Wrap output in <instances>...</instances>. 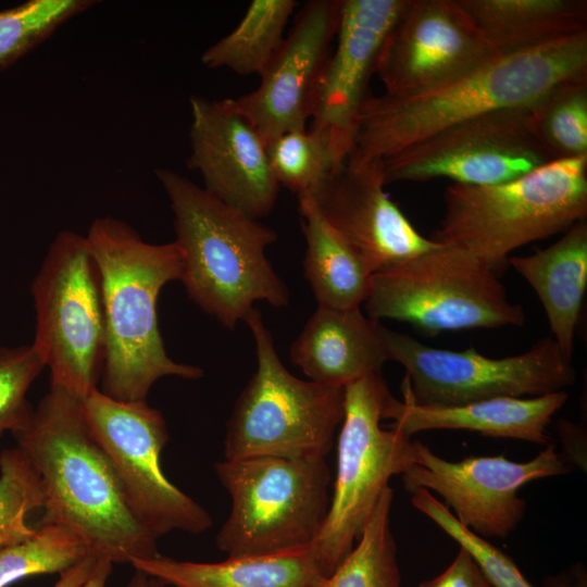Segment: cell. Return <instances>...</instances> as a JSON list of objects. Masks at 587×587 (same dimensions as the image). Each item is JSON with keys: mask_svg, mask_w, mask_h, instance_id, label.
Returning a JSON list of instances; mask_svg holds the SVG:
<instances>
[{"mask_svg": "<svg viewBox=\"0 0 587 587\" xmlns=\"http://www.w3.org/2000/svg\"><path fill=\"white\" fill-rule=\"evenodd\" d=\"M43 489L40 524L68 527L113 564L158 557L157 538L130 510L109 457L92 436L80 399L51 387L13 434Z\"/></svg>", "mask_w": 587, "mask_h": 587, "instance_id": "obj_1", "label": "cell"}, {"mask_svg": "<svg viewBox=\"0 0 587 587\" xmlns=\"http://www.w3.org/2000/svg\"><path fill=\"white\" fill-rule=\"evenodd\" d=\"M587 73V32L494 55L462 76L410 96H367L346 161L386 159L457 123L532 104L554 85Z\"/></svg>", "mask_w": 587, "mask_h": 587, "instance_id": "obj_2", "label": "cell"}, {"mask_svg": "<svg viewBox=\"0 0 587 587\" xmlns=\"http://www.w3.org/2000/svg\"><path fill=\"white\" fill-rule=\"evenodd\" d=\"M86 238L100 274L105 323L100 390L115 400L146 401L161 377L200 378V367L167 355L158 325L160 291L182 276L175 241L147 242L113 216L96 218Z\"/></svg>", "mask_w": 587, "mask_h": 587, "instance_id": "obj_3", "label": "cell"}, {"mask_svg": "<svg viewBox=\"0 0 587 587\" xmlns=\"http://www.w3.org/2000/svg\"><path fill=\"white\" fill-rule=\"evenodd\" d=\"M154 175L174 214L180 282L196 304L228 329L255 301L288 304V288L265 254L277 240L275 230L171 168H155Z\"/></svg>", "mask_w": 587, "mask_h": 587, "instance_id": "obj_4", "label": "cell"}, {"mask_svg": "<svg viewBox=\"0 0 587 587\" xmlns=\"http://www.w3.org/2000/svg\"><path fill=\"white\" fill-rule=\"evenodd\" d=\"M432 240L462 248L498 276L517 248L587 216V155L550 161L492 185L451 184Z\"/></svg>", "mask_w": 587, "mask_h": 587, "instance_id": "obj_5", "label": "cell"}, {"mask_svg": "<svg viewBox=\"0 0 587 587\" xmlns=\"http://www.w3.org/2000/svg\"><path fill=\"white\" fill-rule=\"evenodd\" d=\"M215 473L230 497L216 535L227 558L297 552L317 538L330 502L326 457L223 460Z\"/></svg>", "mask_w": 587, "mask_h": 587, "instance_id": "obj_6", "label": "cell"}, {"mask_svg": "<svg viewBox=\"0 0 587 587\" xmlns=\"http://www.w3.org/2000/svg\"><path fill=\"white\" fill-rule=\"evenodd\" d=\"M243 322L254 338L257 370L227 421L224 460L326 457L344 419L345 387L292 375L257 308Z\"/></svg>", "mask_w": 587, "mask_h": 587, "instance_id": "obj_7", "label": "cell"}, {"mask_svg": "<svg viewBox=\"0 0 587 587\" xmlns=\"http://www.w3.org/2000/svg\"><path fill=\"white\" fill-rule=\"evenodd\" d=\"M373 320L409 323L428 334L521 326L499 276L471 252L448 245L373 273L364 301Z\"/></svg>", "mask_w": 587, "mask_h": 587, "instance_id": "obj_8", "label": "cell"}, {"mask_svg": "<svg viewBox=\"0 0 587 587\" xmlns=\"http://www.w3.org/2000/svg\"><path fill=\"white\" fill-rule=\"evenodd\" d=\"M392 398L382 373L345 386L333 494L324 525L312 544L327 576L353 549L389 479L415 463L410 436L382 426Z\"/></svg>", "mask_w": 587, "mask_h": 587, "instance_id": "obj_9", "label": "cell"}, {"mask_svg": "<svg viewBox=\"0 0 587 587\" xmlns=\"http://www.w3.org/2000/svg\"><path fill=\"white\" fill-rule=\"evenodd\" d=\"M33 347L51 372V387L82 399L98 388L105 357L101 280L86 236L60 232L32 283Z\"/></svg>", "mask_w": 587, "mask_h": 587, "instance_id": "obj_10", "label": "cell"}, {"mask_svg": "<svg viewBox=\"0 0 587 587\" xmlns=\"http://www.w3.org/2000/svg\"><path fill=\"white\" fill-rule=\"evenodd\" d=\"M389 360L405 376L403 399L421 407H454L499 397H536L564 390L576 379L573 359L547 336L527 351L489 358L469 348H434L382 325Z\"/></svg>", "mask_w": 587, "mask_h": 587, "instance_id": "obj_11", "label": "cell"}, {"mask_svg": "<svg viewBox=\"0 0 587 587\" xmlns=\"http://www.w3.org/2000/svg\"><path fill=\"white\" fill-rule=\"evenodd\" d=\"M86 423L113 464L126 501L140 524L157 539L182 530L201 534L210 514L172 484L161 466L168 440L162 413L146 401H121L99 388L80 399Z\"/></svg>", "mask_w": 587, "mask_h": 587, "instance_id": "obj_12", "label": "cell"}, {"mask_svg": "<svg viewBox=\"0 0 587 587\" xmlns=\"http://www.w3.org/2000/svg\"><path fill=\"white\" fill-rule=\"evenodd\" d=\"M528 105L465 120L383 159L386 184L448 178L492 185L550 162L530 129Z\"/></svg>", "mask_w": 587, "mask_h": 587, "instance_id": "obj_13", "label": "cell"}, {"mask_svg": "<svg viewBox=\"0 0 587 587\" xmlns=\"http://www.w3.org/2000/svg\"><path fill=\"white\" fill-rule=\"evenodd\" d=\"M414 449L415 463L402 474L404 488L436 492L463 526L485 539H503L521 523L526 502L519 490L524 485L573 470L553 442L525 462L504 454L449 461L419 440Z\"/></svg>", "mask_w": 587, "mask_h": 587, "instance_id": "obj_14", "label": "cell"}, {"mask_svg": "<svg viewBox=\"0 0 587 587\" xmlns=\"http://www.w3.org/2000/svg\"><path fill=\"white\" fill-rule=\"evenodd\" d=\"M494 54L458 0H408L389 30L375 73L391 96L417 95Z\"/></svg>", "mask_w": 587, "mask_h": 587, "instance_id": "obj_15", "label": "cell"}, {"mask_svg": "<svg viewBox=\"0 0 587 587\" xmlns=\"http://www.w3.org/2000/svg\"><path fill=\"white\" fill-rule=\"evenodd\" d=\"M190 155L187 166L202 176L204 189L259 220L274 208L277 183L267 142L239 111L235 99L191 96Z\"/></svg>", "mask_w": 587, "mask_h": 587, "instance_id": "obj_16", "label": "cell"}, {"mask_svg": "<svg viewBox=\"0 0 587 587\" xmlns=\"http://www.w3.org/2000/svg\"><path fill=\"white\" fill-rule=\"evenodd\" d=\"M408 0H340L336 46L321 74L311 127L325 135L336 160L351 151L360 108L382 46Z\"/></svg>", "mask_w": 587, "mask_h": 587, "instance_id": "obj_17", "label": "cell"}, {"mask_svg": "<svg viewBox=\"0 0 587 587\" xmlns=\"http://www.w3.org/2000/svg\"><path fill=\"white\" fill-rule=\"evenodd\" d=\"M340 0H310L298 12L257 89L235 99L239 111L268 142L307 128L316 87L332 51Z\"/></svg>", "mask_w": 587, "mask_h": 587, "instance_id": "obj_18", "label": "cell"}, {"mask_svg": "<svg viewBox=\"0 0 587 587\" xmlns=\"http://www.w3.org/2000/svg\"><path fill=\"white\" fill-rule=\"evenodd\" d=\"M384 161H346L309 195L373 273L440 243L421 235L384 190Z\"/></svg>", "mask_w": 587, "mask_h": 587, "instance_id": "obj_19", "label": "cell"}, {"mask_svg": "<svg viewBox=\"0 0 587 587\" xmlns=\"http://www.w3.org/2000/svg\"><path fill=\"white\" fill-rule=\"evenodd\" d=\"M290 360L310 380L345 387L382 373L389 357L379 321L364 315L360 308L317 305L292 344Z\"/></svg>", "mask_w": 587, "mask_h": 587, "instance_id": "obj_20", "label": "cell"}, {"mask_svg": "<svg viewBox=\"0 0 587 587\" xmlns=\"http://www.w3.org/2000/svg\"><path fill=\"white\" fill-rule=\"evenodd\" d=\"M565 390L536 397H499L454 407H421L392 398L386 410L391 427L407 436L433 429H465L484 436L548 445L547 427L566 402Z\"/></svg>", "mask_w": 587, "mask_h": 587, "instance_id": "obj_21", "label": "cell"}, {"mask_svg": "<svg viewBox=\"0 0 587 587\" xmlns=\"http://www.w3.org/2000/svg\"><path fill=\"white\" fill-rule=\"evenodd\" d=\"M511 265L534 289L551 337L573 359L574 339L587 287V222L567 228L550 246L532 254L510 257Z\"/></svg>", "mask_w": 587, "mask_h": 587, "instance_id": "obj_22", "label": "cell"}, {"mask_svg": "<svg viewBox=\"0 0 587 587\" xmlns=\"http://www.w3.org/2000/svg\"><path fill=\"white\" fill-rule=\"evenodd\" d=\"M130 565L167 587H314L327 574L312 545L303 550L268 557L227 558L202 563L159 554Z\"/></svg>", "mask_w": 587, "mask_h": 587, "instance_id": "obj_23", "label": "cell"}, {"mask_svg": "<svg viewBox=\"0 0 587 587\" xmlns=\"http://www.w3.org/2000/svg\"><path fill=\"white\" fill-rule=\"evenodd\" d=\"M494 55L587 32L586 0H458Z\"/></svg>", "mask_w": 587, "mask_h": 587, "instance_id": "obj_24", "label": "cell"}, {"mask_svg": "<svg viewBox=\"0 0 587 587\" xmlns=\"http://www.w3.org/2000/svg\"><path fill=\"white\" fill-rule=\"evenodd\" d=\"M298 209L307 242L304 277L317 305L360 308L370 294L373 271L327 223L309 195L298 196Z\"/></svg>", "mask_w": 587, "mask_h": 587, "instance_id": "obj_25", "label": "cell"}, {"mask_svg": "<svg viewBox=\"0 0 587 587\" xmlns=\"http://www.w3.org/2000/svg\"><path fill=\"white\" fill-rule=\"evenodd\" d=\"M295 0H253L239 24L201 54L210 68H228L239 75H261L285 37Z\"/></svg>", "mask_w": 587, "mask_h": 587, "instance_id": "obj_26", "label": "cell"}, {"mask_svg": "<svg viewBox=\"0 0 587 587\" xmlns=\"http://www.w3.org/2000/svg\"><path fill=\"white\" fill-rule=\"evenodd\" d=\"M530 129L551 161L587 155V73L567 78L528 105Z\"/></svg>", "mask_w": 587, "mask_h": 587, "instance_id": "obj_27", "label": "cell"}, {"mask_svg": "<svg viewBox=\"0 0 587 587\" xmlns=\"http://www.w3.org/2000/svg\"><path fill=\"white\" fill-rule=\"evenodd\" d=\"M394 490L387 487L350 553L314 587H401L397 548L390 528Z\"/></svg>", "mask_w": 587, "mask_h": 587, "instance_id": "obj_28", "label": "cell"}, {"mask_svg": "<svg viewBox=\"0 0 587 587\" xmlns=\"http://www.w3.org/2000/svg\"><path fill=\"white\" fill-rule=\"evenodd\" d=\"M90 555L88 545L68 527L40 524L26 539L0 549V587L28 576L61 574Z\"/></svg>", "mask_w": 587, "mask_h": 587, "instance_id": "obj_29", "label": "cell"}, {"mask_svg": "<svg viewBox=\"0 0 587 587\" xmlns=\"http://www.w3.org/2000/svg\"><path fill=\"white\" fill-rule=\"evenodd\" d=\"M272 171L279 184L298 196L311 195L342 164L328 138L312 128L284 133L267 142Z\"/></svg>", "mask_w": 587, "mask_h": 587, "instance_id": "obj_30", "label": "cell"}, {"mask_svg": "<svg viewBox=\"0 0 587 587\" xmlns=\"http://www.w3.org/2000/svg\"><path fill=\"white\" fill-rule=\"evenodd\" d=\"M96 3L95 0H27L0 11V72Z\"/></svg>", "mask_w": 587, "mask_h": 587, "instance_id": "obj_31", "label": "cell"}, {"mask_svg": "<svg viewBox=\"0 0 587 587\" xmlns=\"http://www.w3.org/2000/svg\"><path fill=\"white\" fill-rule=\"evenodd\" d=\"M40 477L17 447L0 453V549L29 537L35 528L26 520L42 509Z\"/></svg>", "mask_w": 587, "mask_h": 587, "instance_id": "obj_32", "label": "cell"}, {"mask_svg": "<svg viewBox=\"0 0 587 587\" xmlns=\"http://www.w3.org/2000/svg\"><path fill=\"white\" fill-rule=\"evenodd\" d=\"M411 502L471 553L492 587H534L508 554L463 526L430 491L424 488L414 490ZM570 587H587V584L585 579H580Z\"/></svg>", "mask_w": 587, "mask_h": 587, "instance_id": "obj_33", "label": "cell"}, {"mask_svg": "<svg viewBox=\"0 0 587 587\" xmlns=\"http://www.w3.org/2000/svg\"><path fill=\"white\" fill-rule=\"evenodd\" d=\"M46 366L33 347H0V436L20 430L34 408L26 394Z\"/></svg>", "mask_w": 587, "mask_h": 587, "instance_id": "obj_34", "label": "cell"}, {"mask_svg": "<svg viewBox=\"0 0 587 587\" xmlns=\"http://www.w3.org/2000/svg\"><path fill=\"white\" fill-rule=\"evenodd\" d=\"M419 587H492L482 569L463 547L450 565L436 577L422 582Z\"/></svg>", "mask_w": 587, "mask_h": 587, "instance_id": "obj_35", "label": "cell"}, {"mask_svg": "<svg viewBox=\"0 0 587 587\" xmlns=\"http://www.w3.org/2000/svg\"><path fill=\"white\" fill-rule=\"evenodd\" d=\"M98 558L87 557L77 564L60 574L59 579L52 587H80L91 575Z\"/></svg>", "mask_w": 587, "mask_h": 587, "instance_id": "obj_36", "label": "cell"}, {"mask_svg": "<svg viewBox=\"0 0 587 587\" xmlns=\"http://www.w3.org/2000/svg\"><path fill=\"white\" fill-rule=\"evenodd\" d=\"M113 563L107 558H98L88 579L80 587H107Z\"/></svg>", "mask_w": 587, "mask_h": 587, "instance_id": "obj_37", "label": "cell"}, {"mask_svg": "<svg viewBox=\"0 0 587 587\" xmlns=\"http://www.w3.org/2000/svg\"><path fill=\"white\" fill-rule=\"evenodd\" d=\"M126 587H167L158 578L135 569L134 574L129 578Z\"/></svg>", "mask_w": 587, "mask_h": 587, "instance_id": "obj_38", "label": "cell"}]
</instances>
